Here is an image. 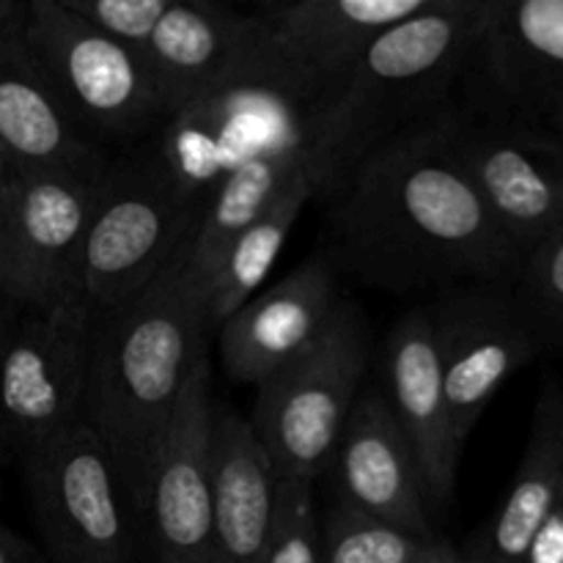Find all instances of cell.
I'll return each instance as SVG.
<instances>
[{"label":"cell","mask_w":563,"mask_h":563,"mask_svg":"<svg viewBox=\"0 0 563 563\" xmlns=\"http://www.w3.org/2000/svg\"><path fill=\"white\" fill-rule=\"evenodd\" d=\"M209 339L179 253L146 289L91 317L80 421L108 445L132 504L192 368L209 355Z\"/></svg>","instance_id":"obj_2"},{"label":"cell","mask_w":563,"mask_h":563,"mask_svg":"<svg viewBox=\"0 0 563 563\" xmlns=\"http://www.w3.org/2000/svg\"><path fill=\"white\" fill-rule=\"evenodd\" d=\"M66 5L108 36L141 49L168 9V0H66Z\"/></svg>","instance_id":"obj_27"},{"label":"cell","mask_w":563,"mask_h":563,"mask_svg":"<svg viewBox=\"0 0 563 563\" xmlns=\"http://www.w3.org/2000/svg\"><path fill=\"white\" fill-rule=\"evenodd\" d=\"M214 374L192 368L143 471L135 511L146 563H212Z\"/></svg>","instance_id":"obj_9"},{"label":"cell","mask_w":563,"mask_h":563,"mask_svg":"<svg viewBox=\"0 0 563 563\" xmlns=\"http://www.w3.org/2000/svg\"><path fill=\"white\" fill-rule=\"evenodd\" d=\"M339 302L333 262L324 251L313 253L220 324L214 335L223 368L236 383L258 388L324 333Z\"/></svg>","instance_id":"obj_17"},{"label":"cell","mask_w":563,"mask_h":563,"mask_svg":"<svg viewBox=\"0 0 563 563\" xmlns=\"http://www.w3.org/2000/svg\"><path fill=\"white\" fill-rule=\"evenodd\" d=\"M368 355L363 311L341 297L324 333L258 385L247 423L280 482L317 487L328 473L341 429L363 390Z\"/></svg>","instance_id":"obj_5"},{"label":"cell","mask_w":563,"mask_h":563,"mask_svg":"<svg viewBox=\"0 0 563 563\" xmlns=\"http://www.w3.org/2000/svg\"><path fill=\"white\" fill-rule=\"evenodd\" d=\"M515 295L537 328L544 352L563 350V225L522 256Z\"/></svg>","instance_id":"obj_25"},{"label":"cell","mask_w":563,"mask_h":563,"mask_svg":"<svg viewBox=\"0 0 563 563\" xmlns=\"http://www.w3.org/2000/svg\"><path fill=\"white\" fill-rule=\"evenodd\" d=\"M445 137L493 218L526 256L563 225V137L542 121L493 119L451 104Z\"/></svg>","instance_id":"obj_11"},{"label":"cell","mask_w":563,"mask_h":563,"mask_svg":"<svg viewBox=\"0 0 563 563\" xmlns=\"http://www.w3.org/2000/svg\"><path fill=\"white\" fill-rule=\"evenodd\" d=\"M563 506V379L539 388L526 451L506 498L465 550L476 563H522L533 537Z\"/></svg>","instance_id":"obj_21"},{"label":"cell","mask_w":563,"mask_h":563,"mask_svg":"<svg viewBox=\"0 0 563 563\" xmlns=\"http://www.w3.org/2000/svg\"><path fill=\"white\" fill-rule=\"evenodd\" d=\"M443 113L374 148L324 192L335 273L390 295L515 286L522 253L451 152Z\"/></svg>","instance_id":"obj_1"},{"label":"cell","mask_w":563,"mask_h":563,"mask_svg":"<svg viewBox=\"0 0 563 563\" xmlns=\"http://www.w3.org/2000/svg\"><path fill=\"white\" fill-rule=\"evenodd\" d=\"M328 473L335 500L346 509L418 537H438L421 465L379 385H363L357 394Z\"/></svg>","instance_id":"obj_16"},{"label":"cell","mask_w":563,"mask_h":563,"mask_svg":"<svg viewBox=\"0 0 563 563\" xmlns=\"http://www.w3.org/2000/svg\"><path fill=\"white\" fill-rule=\"evenodd\" d=\"M14 317H16V311H11V308L5 306L3 297H0V335L5 333V328H9L11 319H14Z\"/></svg>","instance_id":"obj_32"},{"label":"cell","mask_w":563,"mask_h":563,"mask_svg":"<svg viewBox=\"0 0 563 563\" xmlns=\"http://www.w3.org/2000/svg\"><path fill=\"white\" fill-rule=\"evenodd\" d=\"M522 563H563V506H559L539 528Z\"/></svg>","instance_id":"obj_28"},{"label":"cell","mask_w":563,"mask_h":563,"mask_svg":"<svg viewBox=\"0 0 563 563\" xmlns=\"http://www.w3.org/2000/svg\"><path fill=\"white\" fill-rule=\"evenodd\" d=\"M11 168L5 165V159L0 157V214H3V207H5V196H9V187H11Z\"/></svg>","instance_id":"obj_31"},{"label":"cell","mask_w":563,"mask_h":563,"mask_svg":"<svg viewBox=\"0 0 563 563\" xmlns=\"http://www.w3.org/2000/svg\"><path fill=\"white\" fill-rule=\"evenodd\" d=\"M203 198L181 187L157 141L110 154L75 269L82 306L110 311L146 289L190 236Z\"/></svg>","instance_id":"obj_4"},{"label":"cell","mask_w":563,"mask_h":563,"mask_svg":"<svg viewBox=\"0 0 563 563\" xmlns=\"http://www.w3.org/2000/svg\"><path fill=\"white\" fill-rule=\"evenodd\" d=\"M383 396L405 429L427 484L429 506L449 511L456 493L462 451L456 449L445 407L438 341L427 308L401 313L383 346Z\"/></svg>","instance_id":"obj_18"},{"label":"cell","mask_w":563,"mask_h":563,"mask_svg":"<svg viewBox=\"0 0 563 563\" xmlns=\"http://www.w3.org/2000/svg\"><path fill=\"white\" fill-rule=\"evenodd\" d=\"M460 108L544 121L563 108V0H482Z\"/></svg>","instance_id":"obj_13"},{"label":"cell","mask_w":563,"mask_h":563,"mask_svg":"<svg viewBox=\"0 0 563 563\" xmlns=\"http://www.w3.org/2000/svg\"><path fill=\"white\" fill-rule=\"evenodd\" d=\"M16 462L49 563H146L135 504L108 445L86 421Z\"/></svg>","instance_id":"obj_7"},{"label":"cell","mask_w":563,"mask_h":563,"mask_svg":"<svg viewBox=\"0 0 563 563\" xmlns=\"http://www.w3.org/2000/svg\"><path fill=\"white\" fill-rule=\"evenodd\" d=\"M482 0H429L379 33L335 91L297 121L322 198L363 157L454 104Z\"/></svg>","instance_id":"obj_3"},{"label":"cell","mask_w":563,"mask_h":563,"mask_svg":"<svg viewBox=\"0 0 563 563\" xmlns=\"http://www.w3.org/2000/svg\"><path fill=\"white\" fill-rule=\"evenodd\" d=\"M0 157L11 174L80 176H102L110 159L71 124L49 88L27 38L25 0H0Z\"/></svg>","instance_id":"obj_15"},{"label":"cell","mask_w":563,"mask_h":563,"mask_svg":"<svg viewBox=\"0 0 563 563\" xmlns=\"http://www.w3.org/2000/svg\"><path fill=\"white\" fill-rule=\"evenodd\" d=\"M91 311L69 297L16 313L0 335V460H20L82 416Z\"/></svg>","instance_id":"obj_10"},{"label":"cell","mask_w":563,"mask_h":563,"mask_svg":"<svg viewBox=\"0 0 563 563\" xmlns=\"http://www.w3.org/2000/svg\"><path fill=\"white\" fill-rule=\"evenodd\" d=\"M302 168H308V152L295 132L275 146L242 154L220 176L179 251L181 267L198 291L225 247L284 196Z\"/></svg>","instance_id":"obj_22"},{"label":"cell","mask_w":563,"mask_h":563,"mask_svg":"<svg viewBox=\"0 0 563 563\" xmlns=\"http://www.w3.org/2000/svg\"><path fill=\"white\" fill-rule=\"evenodd\" d=\"M423 308L438 341L451 434L462 451L489 401L544 355V344L509 284L456 286Z\"/></svg>","instance_id":"obj_12"},{"label":"cell","mask_w":563,"mask_h":563,"mask_svg":"<svg viewBox=\"0 0 563 563\" xmlns=\"http://www.w3.org/2000/svg\"><path fill=\"white\" fill-rule=\"evenodd\" d=\"M251 47V14L203 0H168L141 53L152 66L170 119L187 104L236 88Z\"/></svg>","instance_id":"obj_19"},{"label":"cell","mask_w":563,"mask_h":563,"mask_svg":"<svg viewBox=\"0 0 563 563\" xmlns=\"http://www.w3.org/2000/svg\"><path fill=\"white\" fill-rule=\"evenodd\" d=\"M427 563H476V561H473L465 550H456L454 544H449L443 539V542L438 544V550L432 553V559H429Z\"/></svg>","instance_id":"obj_30"},{"label":"cell","mask_w":563,"mask_h":563,"mask_svg":"<svg viewBox=\"0 0 563 563\" xmlns=\"http://www.w3.org/2000/svg\"><path fill=\"white\" fill-rule=\"evenodd\" d=\"M440 537L396 528L333 500L328 515L319 517V555L322 563H427Z\"/></svg>","instance_id":"obj_24"},{"label":"cell","mask_w":563,"mask_h":563,"mask_svg":"<svg viewBox=\"0 0 563 563\" xmlns=\"http://www.w3.org/2000/svg\"><path fill=\"white\" fill-rule=\"evenodd\" d=\"M97 181L66 170L11 176L0 214V297L11 311H49L77 297V256Z\"/></svg>","instance_id":"obj_14"},{"label":"cell","mask_w":563,"mask_h":563,"mask_svg":"<svg viewBox=\"0 0 563 563\" xmlns=\"http://www.w3.org/2000/svg\"><path fill=\"white\" fill-rule=\"evenodd\" d=\"M429 0H297L253 11V47L231 91L300 108L344 82L368 44L427 9Z\"/></svg>","instance_id":"obj_8"},{"label":"cell","mask_w":563,"mask_h":563,"mask_svg":"<svg viewBox=\"0 0 563 563\" xmlns=\"http://www.w3.org/2000/svg\"><path fill=\"white\" fill-rule=\"evenodd\" d=\"M311 198H317V185L311 170L302 168L284 196L225 247L198 291L209 335L218 333L225 319L234 317L253 295H258V286L275 267L297 218Z\"/></svg>","instance_id":"obj_23"},{"label":"cell","mask_w":563,"mask_h":563,"mask_svg":"<svg viewBox=\"0 0 563 563\" xmlns=\"http://www.w3.org/2000/svg\"><path fill=\"white\" fill-rule=\"evenodd\" d=\"M212 563H267L278 520L280 478L247 418L214 410Z\"/></svg>","instance_id":"obj_20"},{"label":"cell","mask_w":563,"mask_h":563,"mask_svg":"<svg viewBox=\"0 0 563 563\" xmlns=\"http://www.w3.org/2000/svg\"><path fill=\"white\" fill-rule=\"evenodd\" d=\"M542 124H548L550 130L555 132V135H561V137H563V108H561V110H555L553 115H548V119H544Z\"/></svg>","instance_id":"obj_33"},{"label":"cell","mask_w":563,"mask_h":563,"mask_svg":"<svg viewBox=\"0 0 563 563\" xmlns=\"http://www.w3.org/2000/svg\"><path fill=\"white\" fill-rule=\"evenodd\" d=\"M25 27L64 113L104 152L135 146L168 121L163 91L141 49L93 27L66 0H25Z\"/></svg>","instance_id":"obj_6"},{"label":"cell","mask_w":563,"mask_h":563,"mask_svg":"<svg viewBox=\"0 0 563 563\" xmlns=\"http://www.w3.org/2000/svg\"><path fill=\"white\" fill-rule=\"evenodd\" d=\"M0 563H49L47 555L22 537H16L11 528L0 526Z\"/></svg>","instance_id":"obj_29"},{"label":"cell","mask_w":563,"mask_h":563,"mask_svg":"<svg viewBox=\"0 0 563 563\" xmlns=\"http://www.w3.org/2000/svg\"><path fill=\"white\" fill-rule=\"evenodd\" d=\"M267 563H322L313 484L280 482L278 520Z\"/></svg>","instance_id":"obj_26"}]
</instances>
